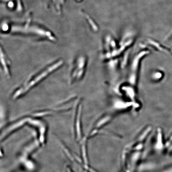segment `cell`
Listing matches in <instances>:
<instances>
[{"label": "cell", "instance_id": "4", "mask_svg": "<svg viewBox=\"0 0 172 172\" xmlns=\"http://www.w3.org/2000/svg\"><path fill=\"white\" fill-rule=\"evenodd\" d=\"M111 118V117L110 115H106V116H104L103 117L100 119L98 122H97V127H99L104 125L106 123L109 122Z\"/></svg>", "mask_w": 172, "mask_h": 172}, {"label": "cell", "instance_id": "3", "mask_svg": "<svg viewBox=\"0 0 172 172\" xmlns=\"http://www.w3.org/2000/svg\"><path fill=\"white\" fill-rule=\"evenodd\" d=\"M1 62L4 73L7 77H10V69H9L10 62L4 54V53L2 51H1Z\"/></svg>", "mask_w": 172, "mask_h": 172}, {"label": "cell", "instance_id": "1", "mask_svg": "<svg viewBox=\"0 0 172 172\" xmlns=\"http://www.w3.org/2000/svg\"><path fill=\"white\" fill-rule=\"evenodd\" d=\"M63 62L62 60L57 61L46 68L44 70H42L38 74L32 77L31 79L26 81L20 87L17 89L13 93L12 95V98L13 99H17L21 96L24 95L38 84L40 83L41 81L46 78L47 76L49 75L51 73L54 72L55 70L59 69L63 65Z\"/></svg>", "mask_w": 172, "mask_h": 172}, {"label": "cell", "instance_id": "5", "mask_svg": "<svg viewBox=\"0 0 172 172\" xmlns=\"http://www.w3.org/2000/svg\"><path fill=\"white\" fill-rule=\"evenodd\" d=\"M90 172H96L95 171H94V170H93V169H90Z\"/></svg>", "mask_w": 172, "mask_h": 172}, {"label": "cell", "instance_id": "2", "mask_svg": "<svg viewBox=\"0 0 172 172\" xmlns=\"http://www.w3.org/2000/svg\"><path fill=\"white\" fill-rule=\"evenodd\" d=\"M86 62V58L83 57H79L76 61L71 74L72 80L73 81L79 80L82 78L84 74Z\"/></svg>", "mask_w": 172, "mask_h": 172}]
</instances>
